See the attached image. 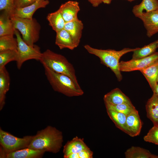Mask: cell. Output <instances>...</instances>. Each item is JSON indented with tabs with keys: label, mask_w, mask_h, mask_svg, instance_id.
<instances>
[{
	"label": "cell",
	"mask_w": 158,
	"mask_h": 158,
	"mask_svg": "<svg viewBox=\"0 0 158 158\" xmlns=\"http://www.w3.org/2000/svg\"><path fill=\"white\" fill-rule=\"evenodd\" d=\"M79 158H92L93 152L90 149L83 150L78 153Z\"/></svg>",
	"instance_id": "33"
},
{
	"label": "cell",
	"mask_w": 158,
	"mask_h": 158,
	"mask_svg": "<svg viewBox=\"0 0 158 158\" xmlns=\"http://www.w3.org/2000/svg\"><path fill=\"white\" fill-rule=\"evenodd\" d=\"M36 0H14L15 8H21L31 5L36 1Z\"/></svg>",
	"instance_id": "32"
},
{
	"label": "cell",
	"mask_w": 158,
	"mask_h": 158,
	"mask_svg": "<svg viewBox=\"0 0 158 158\" xmlns=\"http://www.w3.org/2000/svg\"><path fill=\"white\" fill-rule=\"evenodd\" d=\"M83 24L78 19L66 23L64 29L71 35L78 47L82 37Z\"/></svg>",
	"instance_id": "18"
},
{
	"label": "cell",
	"mask_w": 158,
	"mask_h": 158,
	"mask_svg": "<svg viewBox=\"0 0 158 158\" xmlns=\"http://www.w3.org/2000/svg\"><path fill=\"white\" fill-rule=\"evenodd\" d=\"M55 43L61 49L73 50L77 47L71 35L64 29L56 32Z\"/></svg>",
	"instance_id": "16"
},
{
	"label": "cell",
	"mask_w": 158,
	"mask_h": 158,
	"mask_svg": "<svg viewBox=\"0 0 158 158\" xmlns=\"http://www.w3.org/2000/svg\"><path fill=\"white\" fill-rule=\"evenodd\" d=\"M126 158H158V155L152 154L148 150L138 147L132 146L125 152Z\"/></svg>",
	"instance_id": "23"
},
{
	"label": "cell",
	"mask_w": 158,
	"mask_h": 158,
	"mask_svg": "<svg viewBox=\"0 0 158 158\" xmlns=\"http://www.w3.org/2000/svg\"><path fill=\"white\" fill-rule=\"evenodd\" d=\"M16 29L10 15L3 11L0 16V37L15 34Z\"/></svg>",
	"instance_id": "20"
},
{
	"label": "cell",
	"mask_w": 158,
	"mask_h": 158,
	"mask_svg": "<svg viewBox=\"0 0 158 158\" xmlns=\"http://www.w3.org/2000/svg\"><path fill=\"white\" fill-rule=\"evenodd\" d=\"M147 81L152 91L157 85L158 59L145 68L140 71Z\"/></svg>",
	"instance_id": "21"
},
{
	"label": "cell",
	"mask_w": 158,
	"mask_h": 158,
	"mask_svg": "<svg viewBox=\"0 0 158 158\" xmlns=\"http://www.w3.org/2000/svg\"><path fill=\"white\" fill-rule=\"evenodd\" d=\"M158 48L157 41L134 51L132 59H137L148 56L156 52Z\"/></svg>",
	"instance_id": "26"
},
{
	"label": "cell",
	"mask_w": 158,
	"mask_h": 158,
	"mask_svg": "<svg viewBox=\"0 0 158 158\" xmlns=\"http://www.w3.org/2000/svg\"><path fill=\"white\" fill-rule=\"evenodd\" d=\"M14 1V0H0V11H5L11 16L15 8Z\"/></svg>",
	"instance_id": "31"
},
{
	"label": "cell",
	"mask_w": 158,
	"mask_h": 158,
	"mask_svg": "<svg viewBox=\"0 0 158 158\" xmlns=\"http://www.w3.org/2000/svg\"><path fill=\"white\" fill-rule=\"evenodd\" d=\"M144 140L158 145V126H154L145 135Z\"/></svg>",
	"instance_id": "30"
},
{
	"label": "cell",
	"mask_w": 158,
	"mask_h": 158,
	"mask_svg": "<svg viewBox=\"0 0 158 158\" xmlns=\"http://www.w3.org/2000/svg\"><path fill=\"white\" fill-rule=\"evenodd\" d=\"M157 84L158 85V74L157 79Z\"/></svg>",
	"instance_id": "38"
},
{
	"label": "cell",
	"mask_w": 158,
	"mask_h": 158,
	"mask_svg": "<svg viewBox=\"0 0 158 158\" xmlns=\"http://www.w3.org/2000/svg\"><path fill=\"white\" fill-rule=\"evenodd\" d=\"M15 35L18 41V57L16 62L17 68L20 69L24 62L31 59L40 61L42 53L40 48L35 45L30 46L26 43L21 37L19 31L16 29Z\"/></svg>",
	"instance_id": "7"
},
{
	"label": "cell",
	"mask_w": 158,
	"mask_h": 158,
	"mask_svg": "<svg viewBox=\"0 0 158 158\" xmlns=\"http://www.w3.org/2000/svg\"><path fill=\"white\" fill-rule=\"evenodd\" d=\"M90 149L84 142L83 138L76 136L72 140L68 141L63 146V157L67 158L72 153H78L83 150Z\"/></svg>",
	"instance_id": "15"
},
{
	"label": "cell",
	"mask_w": 158,
	"mask_h": 158,
	"mask_svg": "<svg viewBox=\"0 0 158 158\" xmlns=\"http://www.w3.org/2000/svg\"><path fill=\"white\" fill-rule=\"evenodd\" d=\"M58 10L67 23L78 19L77 15L80 8L77 1H69L62 4Z\"/></svg>",
	"instance_id": "11"
},
{
	"label": "cell",
	"mask_w": 158,
	"mask_h": 158,
	"mask_svg": "<svg viewBox=\"0 0 158 158\" xmlns=\"http://www.w3.org/2000/svg\"><path fill=\"white\" fill-rule=\"evenodd\" d=\"M158 10V0H142L139 4L135 5L132 12L135 16L145 12H149Z\"/></svg>",
	"instance_id": "24"
},
{
	"label": "cell",
	"mask_w": 158,
	"mask_h": 158,
	"mask_svg": "<svg viewBox=\"0 0 158 158\" xmlns=\"http://www.w3.org/2000/svg\"><path fill=\"white\" fill-rule=\"evenodd\" d=\"M18 41L13 35L0 37V51L11 50L17 51Z\"/></svg>",
	"instance_id": "27"
},
{
	"label": "cell",
	"mask_w": 158,
	"mask_h": 158,
	"mask_svg": "<svg viewBox=\"0 0 158 158\" xmlns=\"http://www.w3.org/2000/svg\"><path fill=\"white\" fill-rule=\"evenodd\" d=\"M40 61L43 66L68 76L78 89H81L78 83L74 67L63 56L47 49L42 53Z\"/></svg>",
	"instance_id": "2"
},
{
	"label": "cell",
	"mask_w": 158,
	"mask_h": 158,
	"mask_svg": "<svg viewBox=\"0 0 158 158\" xmlns=\"http://www.w3.org/2000/svg\"><path fill=\"white\" fill-rule=\"evenodd\" d=\"M135 16L143 22L148 37H150L158 32V10L143 12Z\"/></svg>",
	"instance_id": "9"
},
{
	"label": "cell",
	"mask_w": 158,
	"mask_h": 158,
	"mask_svg": "<svg viewBox=\"0 0 158 158\" xmlns=\"http://www.w3.org/2000/svg\"><path fill=\"white\" fill-rule=\"evenodd\" d=\"M67 158H79L78 153H73L69 155Z\"/></svg>",
	"instance_id": "35"
},
{
	"label": "cell",
	"mask_w": 158,
	"mask_h": 158,
	"mask_svg": "<svg viewBox=\"0 0 158 158\" xmlns=\"http://www.w3.org/2000/svg\"><path fill=\"white\" fill-rule=\"evenodd\" d=\"M44 67L46 76L54 91L68 97L80 96L84 94L83 91L78 89L69 77Z\"/></svg>",
	"instance_id": "4"
},
{
	"label": "cell",
	"mask_w": 158,
	"mask_h": 158,
	"mask_svg": "<svg viewBox=\"0 0 158 158\" xmlns=\"http://www.w3.org/2000/svg\"><path fill=\"white\" fill-rule=\"evenodd\" d=\"M40 0H36V1L38 2Z\"/></svg>",
	"instance_id": "41"
},
{
	"label": "cell",
	"mask_w": 158,
	"mask_h": 158,
	"mask_svg": "<svg viewBox=\"0 0 158 158\" xmlns=\"http://www.w3.org/2000/svg\"><path fill=\"white\" fill-rule=\"evenodd\" d=\"M33 136L27 135L19 138L0 129V154H4L28 147Z\"/></svg>",
	"instance_id": "6"
},
{
	"label": "cell",
	"mask_w": 158,
	"mask_h": 158,
	"mask_svg": "<svg viewBox=\"0 0 158 158\" xmlns=\"http://www.w3.org/2000/svg\"><path fill=\"white\" fill-rule=\"evenodd\" d=\"M49 3L48 0H41L35 1L29 6L21 8H15L12 15L18 17L31 19L35 12L38 9L45 8Z\"/></svg>",
	"instance_id": "10"
},
{
	"label": "cell",
	"mask_w": 158,
	"mask_h": 158,
	"mask_svg": "<svg viewBox=\"0 0 158 158\" xmlns=\"http://www.w3.org/2000/svg\"><path fill=\"white\" fill-rule=\"evenodd\" d=\"M84 48L90 54L98 57L100 60L101 63L109 68L119 81H121L123 78L119 67L121 57L123 55L133 52L139 48H124L120 51H116L111 49H97L88 44L85 45Z\"/></svg>",
	"instance_id": "3"
},
{
	"label": "cell",
	"mask_w": 158,
	"mask_h": 158,
	"mask_svg": "<svg viewBox=\"0 0 158 158\" xmlns=\"http://www.w3.org/2000/svg\"><path fill=\"white\" fill-rule=\"evenodd\" d=\"M158 59V51L155 52L145 57L131 59L127 61H121L119 62V67L121 72H129L140 70L145 68Z\"/></svg>",
	"instance_id": "8"
},
{
	"label": "cell",
	"mask_w": 158,
	"mask_h": 158,
	"mask_svg": "<svg viewBox=\"0 0 158 158\" xmlns=\"http://www.w3.org/2000/svg\"><path fill=\"white\" fill-rule=\"evenodd\" d=\"M105 104L116 105L122 104H132L130 99L119 88L113 89L104 97Z\"/></svg>",
	"instance_id": "13"
},
{
	"label": "cell",
	"mask_w": 158,
	"mask_h": 158,
	"mask_svg": "<svg viewBox=\"0 0 158 158\" xmlns=\"http://www.w3.org/2000/svg\"><path fill=\"white\" fill-rule=\"evenodd\" d=\"M63 141L62 132L55 127L48 126L33 136L28 147L56 153L60 150Z\"/></svg>",
	"instance_id": "1"
},
{
	"label": "cell",
	"mask_w": 158,
	"mask_h": 158,
	"mask_svg": "<svg viewBox=\"0 0 158 158\" xmlns=\"http://www.w3.org/2000/svg\"><path fill=\"white\" fill-rule=\"evenodd\" d=\"M94 7L98 6L102 2V0H87Z\"/></svg>",
	"instance_id": "34"
},
{
	"label": "cell",
	"mask_w": 158,
	"mask_h": 158,
	"mask_svg": "<svg viewBox=\"0 0 158 158\" xmlns=\"http://www.w3.org/2000/svg\"><path fill=\"white\" fill-rule=\"evenodd\" d=\"M16 29L19 31L24 41L30 46H33L39 40L41 26L35 18H22L11 16Z\"/></svg>",
	"instance_id": "5"
},
{
	"label": "cell",
	"mask_w": 158,
	"mask_h": 158,
	"mask_svg": "<svg viewBox=\"0 0 158 158\" xmlns=\"http://www.w3.org/2000/svg\"><path fill=\"white\" fill-rule=\"evenodd\" d=\"M106 109L108 116L116 127L128 135L126 127L127 116L122 113L108 109Z\"/></svg>",
	"instance_id": "22"
},
{
	"label": "cell",
	"mask_w": 158,
	"mask_h": 158,
	"mask_svg": "<svg viewBox=\"0 0 158 158\" xmlns=\"http://www.w3.org/2000/svg\"><path fill=\"white\" fill-rule=\"evenodd\" d=\"M105 104L106 109L122 113L126 116L136 110L133 104L124 103L116 105Z\"/></svg>",
	"instance_id": "29"
},
{
	"label": "cell",
	"mask_w": 158,
	"mask_h": 158,
	"mask_svg": "<svg viewBox=\"0 0 158 158\" xmlns=\"http://www.w3.org/2000/svg\"><path fill=\"white\" fill-rule=\"evenodd\" d=\"M157 41V46L158 47V40Z\"/></svg>",
	"instance_id": "40"
},
{
	"label": "cell",
	"mask_w": 158,
	"mask_h": 158,
	"mask_svg": "<svg viewBox=\"0 0 158 158\" xmlns=\"http://www.w3.org/2000/svg\"><path fill=\"white\" fill-rule=\"evenodd\" d=\"M153 92L145 105L147 116L152 122L154 126H158V97Z\"/></svg>",
	"instance_id": "19"
},
{
	"label": "cell",
	"mask_w": 158,
	"mask_h": 158,
	"mask_svg": "<svg viewBox=\"0 0 158 158\" xmlns=\"http://www.w3.org/2000/svg\"><path fill=\"white\" fill-rule=\"evenodd\" d=\"M112 0H102V2L107 4H109Z\"/></svg>",
	"instance_id": "37"
},
{
	"label": "cell",
	"mask_w": 158,
	"mask_h": 158,
	"mask_svg": "<svg viewBox=\"0 0 158 158\" xmlns=\"http://www.w3.org/2000/svg\"><path fill=\"white\" fill-rule=\"evenodd\" d=\"M45 152L44 150L26 147L5 153L0 158H40L42 157Z\"/></svg>",
	"instance_id": "14"
},
{
	"label": "cell",
	"mask_w": 158,
	"mask_h": 158,
	"mask_svg": "<svg viewBox=\"0 0 158 158\" xmlns=\"http://www.w3.org/2000/svg\"><path fill=\"white\" fill-rule=\"evenodd\" d=\"M10 78L6 67L0 69V110L5 104L6 95L9 89Z\"/></svg>",
	"instance_id": "17"
},
{
	"label": "cell",
	"mask_w": 158,
	"mask_h": 158,
	"mask_svg": "<svg viewBox=\"0 0 158 158\" xmlns=\"http://www.w3.org/2000/svg\"><path fill=\"white\" fill-rule=\"evenodd\" d=\"M152 91L156 94L158 97V85L157 84Z\"/></svg>",
	"instance_id": "36"
},
{
	"label": "cell",
	"mask_w": 158,
	"mask_h": 158,
	"mask_svg": "<svg viewBox=\"0 0 158 158\" xmlns=\"http://www.w3.org/2000/svg\"><path fill=\"white\" fill-rule=\"evenodd\" d=\"M18 57L17 51L8 50L0 51V69L5 67L10 62L16 61Z\"/></svg>",
	"instance_id": "28"
},
{
	"label": "cell",
	"mask_w": 158,
	"mask_h": 158,
	"mask_svg": "<svg viewBox=\"0 0 158 158\" xmlns=\"http://www.w3.org/2000/svg\"><path fill=\"white\" fill-rule=\"evenodd\" d=\"M47 18L49 25L56 32L64 29L66 22L58 10L49 13Z\"/></svg>",
	"instance_id": "25"
},
{
	"label": "cell",
	"mask_w": 158,
	"mask_h": 158,
	"mask_svg": "<svg viewBox=\"0 0 158 158\" xmlns=\"http://www.w3.org/2000/svg\"><path fill=\"white\" fill-rule=\"evenodd\" d=\"M127 0V1H130V2H132V1H135V0Z\"/></svg>",
	"instance_id": "39"
},
{
	"label": "cell",
	"mask_w": 158,
	"mask_h": 158,
	"mask_svg": "<svg viewBox=\"0 0 158 158\" xmlns=\"http://www.w3.org/2000/svg\"><path fill=\"white\" fill-rule=\"evenodd\" d=\"M142 125V121L137 110L127 116L126 127L129 136L134 137L139 135Z\"/></svg>",
	"instance_id": "12"
}]
</instances>
